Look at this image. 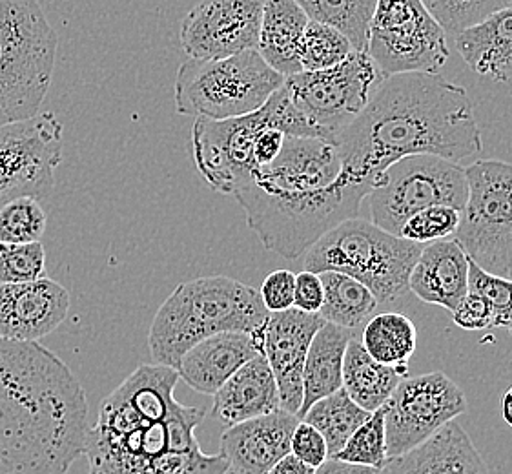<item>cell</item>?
Wrapping results in <instances>:
<instances>
[{
  "label": "cell",
  "mask_w": 512,
  "mask_h": 474,
  "mask_svg": "<svg viewBox=\"0 0 512 474\" xmlns=\"http://www.w3.org/2000/svg\"><path fill=\"white\" fill-rule=\"evenodd\" d=\"M336 460L345 464L365 465L376 471L385 465L389 456L383 407L370 414L367 422L359 425L347 444L336 454Z\"/></svg>",
  "instance_id": "obj_33"
},
{
  "label": "cell",
  "mask_w": 512,
  "mask_h": 474,
  "mask_svg": "<svg viewBox=\"0 0 512 474\" xmlns=\"http://www.w3.org/2000/svg\"><path fill=\"white\" fill-rule=\"evenodd\" d=\"M423 245L412 243L352 217L334 228L305 252V270L343 272L361 281L379 303H392L409 292L412 268Z\"/></svg>",
  "instance_id": "obj_7"
},
{
  "label": "cell",
  "mask_w": 512,
  "mask_h": 474,
  "mask_svg": "<svg viewBox=\"0 0 512 474\" xmlns=\"http://www.w3.org/2000/svg\"><path fill=\"white\" fill-rule=\"evenodd\" d=\"M467 398L443 372L403 378L383 405L387 456H400L467 413Z\"/></svg>",
  "instance_id": "obj_14"
},
{
  "label": "cell",
  "mask_w": 512,
  "mask_h": 474,
  "mask_svg": "<svg viewBox=\"0 0 512 474\" xmlns=\"http://www.w3.org/2000/svg\"><path fill=\"white\" fill-rule=\"evenodd\" d=\"M265 0H201L181 22L190 59H225L257 50Z\"/></svg>",
  "instance_id": "obj_16"
},
{
  "label": "cell",
  "mask_w": 512,
  "mask_h": 474,
  "mask_svg": "<svg viewBox=\"0 0 512 474\" xmlns=\"http://www.w3.org/2000/svg\"><path fill=\"white\" fill-rule=\"evenodd\" d=\"M469 194L454 234L472 263L498 278L512 276V165L494 159L465 168Z\"/></svg>",
  "instance_id": "obj_9"
},
{
  "label": "cell",
  "mask_w": 512,
  "mask_h": 474,
  "mask_svg": "<svg viewBox=\"0 0 512 474\" xmlns=\"http://www.w3.org/2000/svg\"><path fill=\"white\" fill-rule=\"evenodd\" d=\"M469 268L471 259L454 237L432 241L421 248L409 290L421 301L452 312L469 292Z\"/></svg>",
  "instance_id": "obj_22"
},
{
  "label": "cell",
  "mask_w": 512,
  "mask_h": 474,
  "mask_svg": "<svg viewBox=\"0 0 512 474\" xmlns=\"http://www.w3.org/2000/svg\"><path fill=\"white\" fill-rule=\"evenodd\" d=\"M352 52V44L341 31L323 22L308 21L299 48V62L303 72H319L345 61Z\"/></svg>",
  "instance_id": "obj_32"
},
{
  "label": "cell",
  "mask_w": 512,
  "mask_h": 474,
  "mask_svg": "<svg viewBox=\"0 0 512 474\" xmlns=\"http://www.w3.org/2000/svg\"><path fill=\"white\" fill-rule=\"evenodd\" d=\"M46 214L35 197H19L0 207V243H35L46 232Z\"/></svg>",
  "instance_id": "obj_34"
},
{
  "label": "cell",
  "mask_w": 512,
  "mask_h": 474,
  "mask_svg": "<svg viewBox=\"0 0 512 474\" xmlns=\"http://www.w3.org/2000/svg\"><path fill=\"white\" fill-rule=\"evenodd\" d=\"M268 312L259 290L226 276L181 283L157 310L148 345L157 365L177 369L195 343L219 332L257 334Z\"/></svg>",
  "instance_id": "obj_5"
},
{
  "label": "cell",
  "mask_w": 512,
  "mask_h": 474,
  "mask_svg": "<svg viewBox=\"0 0 512 474\" xmlns=\"http://www.w3.org/2000/svg\"><path fill=\"white\" fill-rule=\"evenodd\" d=\"M452 321L465 330H489L492 325V309L480 292L469 290L460 305L452 310Z\"/></svg>",
  "instance_id": "obj_41"
},
{
  "label": "cell",
  "mask_w": 512,
  "mask_h": 474,
  "mask_svg": "<svg viewBox=\"0 0 512 474\" xmlns=\"http://www.w3.org/2000/svg\"><path fill=\"white\" fill-rule=\"evenodd\" d=\"M403 378H407V365H383L365 351L358 338L349 341L343 363V391L361 409L369 413L381 409Z\"/></svg>",
  "instance_id": "obj_27"
},
{
  "label": "cell",
  "mask_w": 512,
  "mask_h": 474,
  "mask_svg": "<svg viewBox=\"0 0 512 474\" xmlns=\"http://www.w3.org/2000/svg\"><path fill=\"white\" fill-rule=\"evenodd\" d=\"M46 278V254L41 241L0 243V285Z\"/></svg>",
  "instance_id": "obj_36"
},
{
  "label": "cell",
  "mask_w": 512,
  "mask_h": 474,
  "mask_svg": "<svg viewBox=\"0 0 512 474\" xmlns=\"http://www.w3.org/2000/svg\"><path fill=\"white\" fill-rule=\"evenodd\" d=\"M370 414L361 409L358 403L352 402L349 394L341 387L327 398L312 403L301 420L314 425L323 434L327 442L328 458H336V454L347 444L359 425L369 420Z\"/></svg>",
  "instance_id": "obj_30"
},
{
  "label": "cell",
  "mask_w": 512,
  "mask_h": 474,
  "mask_svg": "<svg viewBox=\"0 0 512 474\" xmlns=\"http://www.w3.org/2000/svg\"><path fill=\"white\" fill-rule=\"evenodd\" d=\"M57 57V33L39 0H0V126L39 114Z\"/></svg>",
  "instance_id": "obj_6"
},
{
  "label": "cell",
  "mask_w": 512,
  "mask_h": 474,
  "mask_svg": "<svg viewBox=\"0 0 512 474\" xmlns=\"http://www.w3.org/2000/svg\"><path fill=\"white\" fill-rule=\"evenodd\" d=\"M378 474H491L460 423L443 425L407 453L392 456Z\"/></svg>",
  "instance_id": "obj_21"
},
{
  "label": "cell",
  "mask_w": 512,
  "mask_h": 474,
  "mask_svg": "<svg viewBox=\"0 0 512 474\" xmlns=\"http://www.w3.org/2000/svg\"><path fill=\"white\" fill-rule=\"evenodd\" d=\"M352 330L327 323L316 332L308 347L305 369H303V403L297 413L301 420L312 403L343 387V363L349 341L356 338Z\"/></svg>",
  "instance_id": "obj_26"
},
{
  "label": "cell",
  "mask_w": 512,
  "mask_h": 474,
  "mask_svg": "<svg viewBox=\"0 0 512 474\" xmlns=\"http://www.w3.org/2000/svg\"><path fill=\"white\" fill-rule=\"evenodd\" d=\"M316 474H378V471L365 465L345 464L336 458H328L325 464L316 469Z\"/></svg>",
  "instance_id": "obj_44"
},
{
  "label": "cell",
  "mask_w": 512,
  "mask_h": 474,
  "mask_svg": "<svg viewBox=\"0 0 512 474\" xmlns=\"http://www.w3.org/2000/svg\"><path fill=\"white\" fill-rule=\"evenodd\" d=\"M469 194L465 168L438 155L403 157L390 165L367 196L372 223L400 236L410 216L431 207H465Z\"/></svg>",
  "instance_id": "obj_11"
},
{
  "label": "cell",
  "mask_w": 512,
  "mask_h": 474,
  "mask_svg": "<svg viewBox=\"0 0 512 474\" xmlns=\"http://www.w3.org/2000/svg\"><path fill=\"white\" fill-rule=\"evenodd\" d=\"M294 287L296 274L290 270H276L268 274L263 281L259 296L263 299L268 312H281L294 307Z\"/></svg>",
  "instance_id": "obj_40"
},
{
  "label": "cell",
  "mask_w": 512,
  "mask_h": 474,
  "mask_svg": "<svg viewBox=\"0 0 512 474\" xmlns=\"http://www.w3.org/2000/svg\"><path fill=\"white\" fill-rule=\"evenodd\" d=\"M70 292L50 278L0 285V340L37 341L59 329Z\"/></svg>",
  "instance_id": "obj_18"
},
{
  "label": "cell",
  "mask_w": 512,
  "mask_h": 474,
  "mask_svg": "<svg viewBox=\"0 0 512 474\" xmlns=\"http://www.w3.org/2000/svg\"><path fill=\"white\" fill-rule=\"evenodd\" d=\"M62 132L53 112L0 126V207L19 197L42 201L52 194Z\"/></svg>",
  "instance_id": "obj_13"
},
{
  "label": "cell",
  "mask_w": 512,
  "mask_h": 474,
  "mask_svg": "<svg viewBox=\"0 0 512 474\" xmlns=\"http://www.w3.org/2000/svg\"><path fill=\"white\" fill-rule=\"evenodd\" d=\"M232 196L268 250L296 259L330 228L358 217L369 190L345 174L338 146L287 135L276 161L254 168Z\"/></svg>",
  "instance_id": "obj_4"
},
{
  "label": "cell",
  "mask_w": 512,
  "mask_h": 474,
  "mask_svg": "<svg viewBox=\"0 0 512 474\" xmlns=\"http://www.w3.org/2000/svg\"><path fill=\"white\" fill-rule=\"evenodd\" d=\"M323 305V283L316 272L303 270L296 274L294 287V309L318 314Z\"/></svg>",
  "instance_id": "obj_42"
},
{
  "label": "cell",
  "mask_w": 512,
  "mask_h": 474,
  "mask_svg": "<svg viewBox=\"0 0 512 474\" xmlns=\"http://www.w3.org/2000/svg\"><path fill=\"white\" fill-rule=\"evenodd\" d=\"M511 279H512V276H511Z\"/></svg>",
  "instance_id": "obj_47"
},
{
  "label": "cell",
  "mask_w": 512,
  "mask_h": 474,
  "mask_svg": "<svg viewBox=\"0 0 512 474\" xmlns=\"http://www.w3.org/2000/svg\"><path fill=\"white\" fill-rule=\"evenodd\" d=\"M387 77L369 53L354 50L327 70L288 75L283 86L319 139L336 145Z\"/></svg>",
  "instance_id": "obj_10"
},
{
  "label": "cell",
  "mask_w": 512,
  "mask_h": 474,
  "mask_svg": "<svg viewBox=\"0 0 512 474\" xmlns=\"http://www.w3.org/2000/svg\"><path fill=\"white\" fill-rule=\"evenodd\" d=\"M177 382L175 369L139 365L101 403L82 451L90 474H228L221 454L203 453L206 411L177 402Z\"/></svg>",
  "instance_id": "obj_2"
},
{
  "label": "cell",
  "mask_w": 512,
  "mask_h": 474,
  "mask_svg": "<svg viewBox=\"0 0 512 474\" xmlns=\"http://www.w3.org/2000/svg\"><path fill=\"white\" fill-rule=\"evenodd\" d=\"M88 402L70 367L35 341L0 340V474H66Z\"/></svg>",
  "instance_id": "obj_3"
},
{
  "label": "cell",
  "mask_w": 512,
  "mask_h": 474,
  "mask_svg": "<svg viewBox=\"0 0 512 474\" xmlns=\"http://www.w3.org/2000/svg\"><path fill=\"white\" fill-rule=\"evenodd\" d=\"M502 414L503 420L512 427V387L509 391L505 392V396H503Z\"/></svg>",
  "instance_id": "obj_46"
},
{
  "label": "cell",
  "mask_w": 512,
  "mask_h": 474,
  "mask_svg": "<svg viewBox=\"0 0 512 474\" xmlns=\"http://www.w3.org/2000/svg\"><path fill=\"white\" fill-rule=\"evenodd\" d=\"M285 77L270 68L257 50L225 59H190L175 75L177 114L203 119H232L252 114L267 103Z\"/></svg>",
  "instance_id": "obj_8"
},
{
  "label": "cell",
  "mask_w": 512,
  "mask_h": 474,
  "mask_svg": "<svg viewBox=\"0 0 512 474\" xmlns=\"http://www.w3.org/2000/svg\"><path fill=\"white\" fill-rule=\"evenodd\" d=\"M367 53L387 75L438 73L449 61L451 48L423 0H378Z\"/></svg>",
  "instance_id": "obj_12"
},
{
  "label": "cell",
  "mask_w": 512,
  "mask_h": 474,
  "mask_svg": "<svg viewBox=\"0 0 512 474\" xmlns=\"http://www.w3.org/2000/svg\"><path fill=\"white\" fill-rule=\"evenodd\" d=\"M461 59L491 81L512 79V2L454 37Z\"/></svg>",
  "instance_id": "obj_24"
},
{
  "label": "cell",
  "mask_w": 512,
  "mask_h": 474,
  "mask_svg": "<svg viewBox=\"0 0 512 474\" xmlns=\"http://www.w3.org/2000/svg\"><path fill=\"white\" fill-rule=\"evenodd\" d=\"M290 453L314 469H318L328 460V447L323 434L314 425L303 420H299L292 434Z\"/></svg>",
  "instance_id": "obj_39"
},
{
  "label": "cell",
  "mask_w": 512,
  "mask_h": 474,
  "mask_svg": "<svg viewBox=\"0 0 512 474\" xmlns=\"http://www.w3.org/2000/svg\"><path fill=\"white\" fill-rule=\"evenodd\" d=\"M319 278L323 283V305L319 316L327 323L352 330L359 336L379 307L376 296L361 281L343 272L328 270L321 272Z\"/></svg>",
  "instance_id": "obj_28"
},
{
  "label": "cell",
  "mask_w": 512,
  "mask_h": 474,
  "mask_svg": "<svg viewBox=\"0 0 512 474\" xmlns=\"http://www.w3.org/2000/svg\"><path fill=\"white\" fill-rule=\"evenodd\" d=\"M310 19L296 0H265L257 52L283 77L303 72L301 39Z\"/></svg>",
  "instance_id": "obj_25"
},
{
  "label": "cell",
  "mask_w": 512,
  "mask_h": 474,
  "mask_svg": "<svg viewBox=\"0 0 512 474\" xmlns=\"http://www.w3.org/2000/svg\"><path fill=\"white\" fill-rule=\"evenodd\" d=\"M287 135L283 134L277 128H265L259 137H257L256 146H254V161L256 166H267L276 161L277 155L281 154L283 145H285Z\"/></svg>",
  "instance_id": "obj_43"
},
{
  "label": "cell",
  "mask_w": 512,
  "mask_h": 474,
  "mask_svg": "<svg viewBox=\"0 0 512 474\" xmlns=\"http://www.w3.org/2000/svg\"><path fill=\"white\" fill-rule=\"evenodd\" d=\"M469 290L480 292L492 309L491 329H507L512 336V279L498 278L472 263Z\"/></svg>",
  "instance_id": "obj_38"
},
{
  "label": "cell",
  "mask_w": 512,
  "mask_h": 474,
  "mask_svg": "<svg viewBox=\"0 0 512 474\" xmlns=\"http://www.w3.org/2000/svg\"><path fill=\"white\" fill-rule=\"evenodd\" d=\"M214 416L225 427L281 409L274 372L263 354L246 361L214 394Z\"/></svg>",
  "instance_id": "obj_23"
},
{
  "label": "cell",
  "mask_w": 512,
  "mask_h": 474,
  "mask_svg": "<svg viewBox=\"0 0 512 474\" xmlns=\"http://www.w3.org/2000/svg\"><path fill=\"white\" fill-rule=\"evenodd\" d=\"M265 128H276L272 99L241 117L223 121L197 117L192 128V152L199 176L212 190L232 196L257 168L254 146Z\"/></svg>",
  "instance_id": "obj_15"
},
{
  "label": "cell",
  "mask_w": 512,
  "mask_h": 474,
  "mask_svg": "<svg viewBox=\"0 0 512 474\" xmlns=\"http://www.w3.org/2000/svg\"><path fill=\"white\" fill-rule=\"evenodd\" d=\"M299 423L296 414L277 409L226 427L219 454L236 474H265L290 454V440Z\"/></svg>",
  "instance_id": "obj_19"
},
{
  "label": "cell",
  "mask_w": 512,
  "mask_h": 474,
  "mask_svg": "<svg viewBox=\"0 0 512 474\" xmlns=\"http://www.w3.org/2000/svg\"><path fill=\"white\" fill-rule=\"evenodd\" d=\"M263 354V330L257 334L219 332L195 343L177 365L179 380L194 391L214 396L246 361Z\"/></svg>",
  "instance_id": "obj_20"
},
{
  "label": "cell",
  "mask_w": 512,
  "mask_h": 474,
  "mask_svg": "<svg viewBox=\"0 0 512 474\" xmlns=\"http://www.w3.org/2000/svg\"><path fill=\"white\" fill-rule=\"evenodd\" d=\"M512 0H423L432 17L440 22L447 37H458L461 31L489 19Z\"/></svg>",
  "instance_id": "obj_35"
},
{
  "label": "cell",
  "mask_w": 512,
  "mask_h": 474,
  "mask_svg": "<svg viewBox=\"0 0 512 474\" xmlns=\"http://www.w3.org/2000/svg\"><path fill=\"white\" fill-rule=\"evenodd\" d=\"M343 170L372 190L403 157L431 154L454 163L483 150L471 97L440 73L389 75L367 108L336 139Z\"/></svg>",
  "instance_id": "obj_1"
},
{
  "label": "cell",
  "mask_w": 512,
  "mask_h": 474,
  "mask_svg": "<svg viewBox=\"0 0 512 474\" xmlns=\"http://www.w3.org/2000/svg\"><path fill=\"white\" fill-rule=\"evenodd\" d=\"M325 325L319 314L299 309L270 312L263 327V356L276 378L281 409L296 414L303 403V369L308 347Z\"/></svg>",
  "instance_id": "obj_17"
},
{
  "label": "cell",
  "mask_w": 512,
  "mask_h": 474,
  "mask_svg": "<svg viewBox=\"0 0 512 474\" xmlns=\"http://www.w3.org/2000/svg\"><path fill=\"white\" fill-rule=\"evenodd\" d=\"M265 474H316V469L290 453L281 458L274 467H270Z\"/></svg>",
  "instance_id": "obj_45"
},
{
  "label": "cell",
  "mask_w": 512,
  "mask_h": 474,
  "mask_svg": "<svg viewBox=\"0 0 512 474\" xmlns=\"http://www.w3.org/2000/svg\"><path fill=\"white\" fill-rule=\"evenodd\" d=\"M460 221L461 210L458 208L445 207V205L425 208L403 223L400 237L418 245H427L432 241L454 236L460 227Z\"/></svg>",
  "instance_id": "obj_37"
},
{
  "label": "cell",
  "mask_w": 512,
  "mask_h": 474,
  "mask_svg": "<svg viewBox=\"0 0 512 474\" xmlns=\"http://www.w3.org/2000/svg\"><path fill=\"white\" fill-rule=\"evenodd\" d=\"M359 336L365 351L374 360L390 367L407 365L418 345L416 325L409 316L400 312H383L372 316Z\"/></svg>",
  "instance_id": "obj_29"
},
{
  "label": "cell",
  "mask_w": 512,
  "mask_h": 474,
  "mask_svg": "<svg viewBox=\"0 0 512 474\" xmlns=\"http://www.w3.org/2000/svg\"><path fill=\"white\" fill-rule=\"evenodd\" d=\"M310 21L341 31L354 50L367 52L369 28L378 0H296Z\"/></svg>",
  "instance_id": "obj_31"
}]
</instances>
